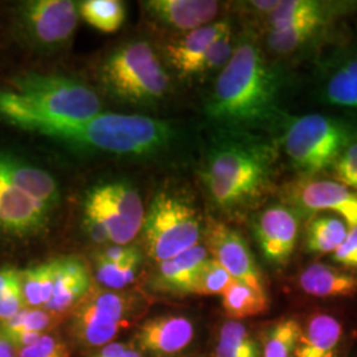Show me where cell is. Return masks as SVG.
<instances>
[{
  "instance_id": "d6a6232c",
  "label": "cell",
  "mask_w": 357,
  "mask_h": 357,
  "mask_svg": "<svg viewBox=\"0 0 357 357\" xmlns=\"http://www.w3.org/2000/svg\"><path fill=\"white\" fill-rule=\"evenodd\" d=\"M59 317L52 314L44 308H32L24 307L11 319L1 321L0 324V335L7 336L17 332H38L45 333L47 330H51L56 324H59Z\"/></svg>"
},
{
  "instance_id": "6da1fadb",
  "label": "cell",
  "mask_w": 357,
  "mask_h": 357,
  "mask_svg": "<svg viewBox=\"0 0 357 357\" xmlns=\"http://www.w3.org/2000/svg\"><path fill=\"white\" fill-rule=\"evenodd\" d=\"M278 79L253 40H243L217 77L206 114L228 126H253L277 112Z\"/></svg>"
},
{
  "instance_id": "836d02e7",
  "label": "cell",
  "mask_w": 357,
  "mask_h": 357,
  "mask_svg": "<svg viewBox=\"0 0 357 357\" xmlns=\"http://www.w3.org/2000/svg\"><path fill=\"white\" fill-rule=\"evenodd\" d=\"M234 280L229 273L213 258H208L200 268L191 294L197 295H222Z\"/></svg>"
},
{
  "instance_id": "ab89813d",
  "label": "cell",
  "mask_w": 357,
  "mask_h": 357,
  "mask_svg": "<svg viewBox=\"0 0 357 357\" xmlns=\"http://www.w3.org/2000/svg\"><path fill=\"white\" fill-rule=\"evenodd\" d=\"M22 286V271L13 268H0V296Z\"/></svg>"
},
{
  "instance_id": "4316f807",
  "label": "cell",
  "mask_w": 357,
  "mask_h": 357,
  "mask_svg": "<svg viewBox=\"0 0 357 357\" xmlns=\"http://www.w3.org/2000/svg\"><path fill=\"white\" fill-rule=\"evenodd\" d=\"M79 16L96 29L112 33L123 26L126 6L119 0H86L79 3Z\"/></svg>"
},
{
  "instance_id": "ba28073f",
  "label": "cell",
  "mask_w": 357,
  "mask_h": 357,
  "mask_svg": "<svg viewBox=\"0 0 357 357\" xmlns=\"http://www.w3.org/2000/svg\"><path fill=\"white\" fill-rule=\"evenodd\" d=\"M141 195L125 180L96 185L85 199V222L101 227L114 245H128L143 228Z\"/></svg>"
},
{
  "instance_id": "ee69618b",
  "label": "cell",
  "mask_w": 357,
  "mask_h": 357,
  "mask_svg": "<svg viewBox=\"0 0 357 357\" xmlns=\"http://www.w3.org/2000/svg\"><path fill=\"white\" fill-rule=\"evenodd\" d=\"M122 357H142V355L138 352V351L128 348V349H126V352L122 355Z\"/></svg>"
},
{
  "instance_id": "60d3db41",
  "label": "cell",
  "mask_w": 357,
  "mask_h": 357,
  "mask_svg": "<svg viewBox=\"0 0 357 357\" xmlns=\"http://www.w3.org/2000/svg\"><path fill=\"white\" fill-rule=\"evenodd\" d=\"M128 347L123 343H109L94 357H122Z\"/></svg>"
},
{
  "instance_id": "8992f818",
  "label": "cell",
  "mask_w": 357,
  "mask_h": 357,
  "mask_svg": "<svg viewBox=\"0 0 357 357\" xmlns=\"http://www.w3.org/2000/svg\"><path fill=\"white\" fill-rule=\"evenodd\" d=\"M147 253L163 262L199 245L202 222L196 209L175 193H158L143 222Z\"/></svg>"
},
{
  "instance_id": "e575fe53",
  "label": "cell",
  "mask_w": 357,
  "mask_h": 357,
  "mask_svg": "<svg viewBox=\"0 0 357 357\" xmlns=\"http://www.w3.org/2000/svg\"><path fill=\"white\" fill-rule=\"evenodd\" d=\"M233 51H234V47L231 43V31L228 29L209 47V50L205 53L204 59L200 63L196 76L209 73L218 68L222 69L225 65L228 64Z\"/></svg>"
},
{
  "instance_id": "7c38bea8",
  "label": "cell",
  "mask_w": 357,
  "mask_h": 357,
  "mask_svg": "<svg viewBox=\"0 0 357 357\" xmlns=\"http://www.w3.org/2000/svg\"><path fill=\"white\" fill-rule=\"evenodd\" d=\"M52 209L19 190L0 167V228L15 236L43 229Z\"/></svg>"
},
{
  "instance_id": "d4e9b609",
  "label": "cell",
  "mask_w": 357,
  "mask_h": 357,
  "mask_svg": "<svg viewBox=\"0 0 357 357\" xmlns=\"http://www.w3.org/2000/svg\"><path fill=\"white\" fill-rule=\"evenodd\" d=\"M326 19H307L287 26L271 28L268 35L270 51L286 54L303 47L308 40L314 38Z\"/></svg>"
},
{
  "instance_id": "cb8c5ba5",
  "label": "cell",
  "mask_w": 357,
  "mask_h": 357,
  "mask_svg": "<svg viewBox=\"0 0 357 357\" xmlns=\"http://www.w3.org/2000/svg\"><path fill=\"white\" fill-rule=\"evenodd\" d=\"M345 221L333 216L315 217L307 229V249L312 253H333L345 240Z\"/></svg>"
},
{
  "instance_id": "52a82bcc",
  "label": "cell",
  "mask_w": 357,
  "mask_h": 357,
  "mask_svg": "<svg viewBox=\"0 0 357 357\" xmlns=\"http://www.w3.org/2000/svg\"><path fill=\"white\" fill-rule=\"evenodd\" d=\"M349 139L348 128L339 121L308 114L291 122L284 135V150L298 171L314 175L333 166Z\"/></svg>"
},
{
  "instance_id": "7a4b0ae2",
  "label": "cell",
  "mask_w": 357,
  "mask_h": 357,
  "mask_svg": "<svg viewBox=\"0 0 357 357\" xmlns=\"http://www.w3.org/2000/svg\"><path fill=\"white\" fill-rule=\"evenodd\" d=\"M100 113V97L66 77L26 75L13 81V89L0 90V118L28 131L40 123L85 121Z\"/></svg>"
},
{
  "instance_id": "d6986e66",
  "label": "cell",
  "mask_w": 357,
  "mask_h": 357,
  "mask_svg": "<svg viewBox=\"0 0 357 357\" xmlns=\"http://www.w3.org/2000/svg\"><path fill=\"white\" fill-rule=\"evenodd\" d=\"M206 259V248L203 245H196L160 262L153 277V289L162 293L191 294L196 277Z\"/></svg>"
},
{
  "instance_id": "9a60e30c",
  "label": "cell",
  "mask_w": 357,
  "mask_h": 357,
  "mask_svg": "<svg viewBox=\"0 0 357 357\" xmlns=\"http://www.w3.org/2000/svg\"><path fill=\"white\" fill-rule=\"evenodd\" d=\"M153 19L180 32L208 26L216 17L220 3L212 0H149L142 3Z\"/></svg>"
},
{
  "instance_id": "4fadbf2b",
  "label": "cell",
  "mask_w": 357,
  "mask_h": 357,
  "mask_svg": "<svg viewBox=\"0 0 357 357\" xmlns=\"http://www.w3.org/2000/svg\"><path fill=\"white\" fill-rule=\"evenodd\" d=\"M255 237L264 257L273 265H284L293 255L299 224L293 211L283 205L265 209L255 221Z\"/></svg>"
},
{
  "instance_id": "e0dca14e",
  "label": "cell",
  "mask_w": 357,
  "mask_h": 357,
  "mask_svg": "<svg viewBox=\"0 0 357 357\" xmlns=\"http://www.w3.org/2000/svg\"><path fill=\"white\" fill-rule=\"evenodd\" d=\"M228 29V22H216L187 32L183 38L167 45L168 63L181 78L196 76L209 47Z\"/></svg>"
},
{
  "instance_id": "b9f144b4",
  "label": "cell",
  "mask_w": 357,
  "mask_h": 357,
  "mask_svg": "<svg viewBox=\"0 0 357 357\" xmlns=\"http://www.w3.org/2000/svg\"><path fill=\"white\" fill-rule=\"evenodd\" d=\"M277 4H278V1H273V0H268V1H252L250 3V6H252V8L255 10V11H258V13H270L274 11V8L277 7Z\"/></svg>"
},
{
  "instance_id": "f35d334b",
  "label": "cell",
  "mask_w": 357,
  "mask_h": 357,
  "mask_svg": "<svg viewBox=\"0 0 357 357\" xmlns=\"http://www.w3.org/2000/svg\"><path fill=\"white\" fill-rule=\"evenodd\" d=\"M26 307V302L22 294V286L15 287L8 293L0 296V321L11 319L22 308Z\"/></svg>"
},
{
  "instance_id": "8fae6325",
  "label": "cell",
  "mask_w": 357,
  "mask_h": 357,
  "mask_svg": "<svg viewBox=\"0 0 357 357\" xmlns=\"http://www.w3.org/2000/svg\"><path fill=\"white\" fill-rule=\"evenodd\" d=\"M205 237L213 259L229 273L234 281L243 282L258 291L266 293L252 250L238 231L220 221H211Z\"/></svg>"
},
{
  "instance_id": "d590c367",
  "label": "cell",
  "mask_w": 357,
  "mask_h": 357,
  "mask_svg": "<svg viewBox=\"0 0 357 357\" xmlns=\"http://www.w3.org/2000/svg\"><path fill=\"white\" fill-rule=\"evenodd\" d=\"M337 183L347 188L357 190V143L348 144L335 163Z\"/></svg>"
},
{
  "instance_id": "484cf974",
  "label": "cell",
  "mask_w": 357,
  "mask_h": 357,
  "mask_svg": "<svg viewBox=\"0 0 357 357\" xmlns=\"http://www.w3.org/2000/svg\"><path fill=\"white\" fill-rule=\"evenodd\" d=\"M56 275V259L22 271V294L26 306L44 307L51 299Z\"/></svg>"
},
{
  "instance_id": "f546056e",
  "label": "cell",
  "mask_w": 357,
  "mask_h": 357,
  "mask_svg": "<svg viewBox=\"0 0 357 357\" xmlns=\"http://www.w3.org/2000/svg\"><path fill=\"white\" fill-rule=\"evenodd\" d=\"M301 331V323L294 318L275 321L265 333L262 357H294Z\"/></svg>"
},
{
  "instance_id": "2e32d148",
  "label": "cell",
  "mask_w": 357,
  "mask_h": 357,
  "mask_svg": "<svg viewBox=\"0 0 357 357\" xmlns=\"http://www.w3.org/2000/svg\"><path fill=\"white\" fill-rule=\"evenodd\" d=\"M193 324L184 317L166 315L149 319L137 333L141 349L156 355H172L187 348L193 339Z\"/></svg>"
},
{
  "instance_id": "44dd1931",
  "label": "cell",
  "mask_w": 357,
  "mask_h": 357,
  "mask_svg": "<svg viewBox=\"0 0 357 357\" xmlns=\"http://www.w3.org/2000/svg\"><path fill=\"white\" fill-rule=\"evenodd\" d=\"M343 337L342 323L330 314H314L302 327L294 357H335Z\"/></svg>"
},
{
  "instance_id": "277c9868",
  "label": "cell",
  "mask_w": 357,
  "mask_h": 357,
  "mask_svg": "<svg viewBox=\"0 0 357 357\" xmlns=\"http://www.w3.org/2000/svg\"><path fill=\"white\" fill-rule=\"evenodd\" d=\"M273 150L250 139L218 142L209 151L202 178L212 202L237 211L259 202L270 187Z\"/></svg>"
},
{
  "instance_id": "ac0fdd59",
  "label": "cell",
  "mask_w": 357,
  "mask_h": 357,
  "mask_svg": "<svg viewBox=\"0 0 357 357\" xmlns=\"http://www.w3.org/2000/svg\"><path fill=\"white\" fill-rule=\"evenodd\" d=\"M90 291V274L86 265L76 257L56 259V275L50 302L44 310L63 315L73 310Z\"/></svg>"
},
{
  "instance_id": "5b68a950",
  "label": "cell",
  "mask_w": 357,
  "mask_h": 357,
  "mask_svg": "<svg viewBox=\"0 0 357 357\" xmlns=\"http://www.w3.org/2000/svg\"><path fill=\"white\" fill-rule=\"evenodd\" d=\"M103 89L119 102L146 106L162 100L169 89V76L153 47L144 40L116 48L100 69Z\"/></svg>"
},
{
  "instance_id": "74e56055",
  "label": "cell",
  "mask_w": 357,
  "mask_h": 357,
  "mask_svg": "<svg viewBox=\"0 0 357 357\" xmlns=\"http://www.w3.org/2000/svg\"><path fill=\"white\" fill-rule=\"evenodd\" d=\"M332 259L343 268L357 270V227L348 229L343 243L332 253Z\"/></svg>"
},
{
  "instance_id": "603a6c76",
  "label": "cell",
  "mask_w": 357,
  "mask_h": 357,
  "mask_svg": "<svg viewBox=\"0 0 357 357\" xmlns=\"http://www.w3.org/2000/svg\"><path fill=\"white\" fill-rule=\"evenodd\" d=\"M221 296L222 307L230 319L252 318L265 314L268 310L266 293L258 291L243 282H233Z\"/></svg>"
},
{
  "instance_id": "7402d4cb",
  "label": "cell",
  "mask_w": 357,
  "mask_h": 357,
  "mask_svg": "<svg viewBox=\"0 0 357 357\" xmlns=\"http://www.w3.org/2000/svg\"><path fill=\"white\" fill-rule=\"evenodd\" d=\"M301 289L318 298H345L357 293V277L324 264H312L299 275Z\"/></svg>"
},
{
  "instance_id": "4dcf8cb0",
  "label": "cell",
  "mask_w": 357,
  "mask_h": 357,
  "mask_svg": "<svg viewBox=\"0 0 357 357\" xmlns=\"http://www.w3.org/2000/svg\"><path fill=\"white\" fill-rule=\"evenodd\" d=\"M327 102L357 109V59L340 66L326 86Z\"/></svg>"
},
{
  "instance_id": "7bdbcfd3",
  "label": "cell",
  "mask_w": 357,
  "mask_h": 357,
  "mask_svg": "<svg viewBox=\"0 0 357 357\" xmlns=\"http://www.w3.org/2000/svg\"><path fill=\"white\" fill-rule=\"evenodd\" d=\"M0 357H16L13 345L0 335Z\"/></svg>"
},
{
  "instance_id": "ffe728a7",
  "label": "cell",
  "mask_w": 357,
  "mask_h": 357,
  "mask_svg": "<svg viewBox=\"0 0 357 357\" xmlns=\"http://www.w3.org/2000/svg\"><path fill=\"white\" fill-rule=\"evenodd\" d=\"M0 167L19 190L35 200L51 209L59 204V185L48 172L4 153H0Z\"/></svg>"
},
{
  "instance_id": "5bb4252c",
  "label": "cell",
  "mask_w": 357,
  "mask_h": 357,
  "mask_svg": "<svg viewBox=\"0 0 357 357\" xmlns=\"http://www.w3.org/2000/svg\"><path fill=\"white\" fill-rule=\"evenodd\" d=\"M295 199L306 211H330L343 217V221L349 228L357 227V193L337 181H302L296 187Z\"/></svg>"
},
{
  "instance_id": "8d00e7d4",
  "label": "cell",
  "mask_w": 357,
  "mask_h": 357,
  "mask_svg": "<svg viewBox=\"0 0 357 357\" xmlns=\"http://www.w3.org/2000/svg\"><path fill=\"white\" fill-rule=\"evenodd\" d=\"M17 357H69V354L60 339L44 333L35 344L19 349Z\"/></svg>"
},
{
  "instance_id": "83f0119b",
  "label": "cell",
  "mask_w": 357,
  "mask_h": 357,
  "mask_svg": "<svg viewBox=\"0 0 357 357\" xmlns=\"http://www.w3.org/2000/svg\"><path fill=\"white\" fill-rule=\"evenodd\" d=\"M215 355L216 357H259V349L248 328L237 320H230L220 331Z\"/></svg>"
},
{
  "instance_id": "1f68e13d",
  "label": "cell",
  "mask_w": 357,
  "mask_h": 357,
  "mask_svg": "<svg viewBox=\"0 0 357 357\" xmlns=\"http://www.w3.org/2000/svg\"><path fill=\"white\" fill-rule=\"evenodd\" d=\"M327 10V4L314 0L278 1L274 11L268 15V23L271 28H278L307 19H326Z\"/></svg>"
},
{
  "instance_id": "30bf717a",
  "label": "cell",
  "mask_w": 357,
  "mask_h": 357,
  "mask_svg": "<svg viewBox=\"0 0 357 357\" xmlns=\"http://www.w3.org/2000/svg\"><path fill=\"white\" fill-rule=\"evenodd\" d=\"M28 36L47 50H59L76 31L79 3L72 0H32L20 8Z\"/></svg>"
},
{
  "instance_id": "f1b7e54d",
  "label": "cell",
  "mask_w": 357,
  "mask_h": 357,
  "mask_svg": "<svg viewBox=\"0 0 357 357\" xmlns=\"http://www.w3.org/2000/svg\"><path fill=\"white\" fill-rule=\"evenodd\" d=\"M141 252L134 248L131 255L121 262H107L97 257L96 278L102 286L112 290H122L135 281L141 265Z\"/></svg>"
},
{
  "instance_id": "3957f363",
  "label": "cell",
  "mask_w": 357,
  "mask_h": 357,
  "mask_svg": "<svg viewBox=\"0 0 357 357\" xmlns=\"http://www.w3.org/2000/svg\"><path fill=\"white\" fill-rule=\"evenodd\" d=\"M31 131L79 149L113 155L156 153L174 138V128L165 121L112 113H100L85 121L45 122Z\"/></svg>"
},
{
  "instance_id": "9c48e42d",
  "label": "cell",
  "mask_w": 357,
  "mask_h": 357,
  "mask_svg": "<svg viewBox=\"0 0 357 357\" xmlns=\"http://www.w3.org/2000/svg\"><path fill=\"white\" fill-rule=\"evenodd\" d=\"M134 298L128 294L94 290L73 308V330L86 345L109 344L128 327Z\"/></svg>"
}]
</instances>
